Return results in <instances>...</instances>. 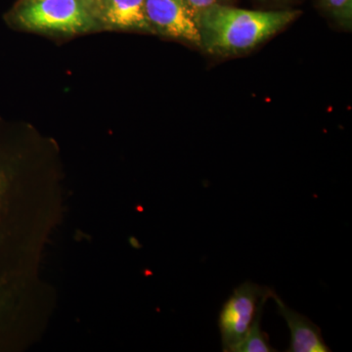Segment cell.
Segmentation results:
<instances>
[{
  "label": "cell",
  "mask_w": 352,
  "mask_h": 352,
  "mask_svg": "<svg viewBox=\"0 0 352 352\" xmlns=\"http://www.w3.org/2000/svg\"><path fill=\"white\" fill-rule=\"evenodd\" d=\"M274 289L245 281L234 289L219 315L222 351L236 352L245 339L258 314Z\"/></svg>",
  "instance_id": "3"
},
{
  "label": "cell",
  "mask_w": 352,
  "mask_h": 352,
  "mask_svg": "<svg viewBox=\"0 0 352 352\" xmlns=\"http://www.w3.org/2000/svg\"><path fill=\"white\" fill-rule=\"evenodd\" d=\"M98 18L107 29L155 34L146 15L145 0H101Z\"/></svg>",
  "instance_id": "6"
},
{
  "label": "cell",
  "mask_w": 352,
  "mask_h": 352,
  "mask_svg": "<svg viewBox=\"0 0 352 352\" xmlns=\"http://www.w3.org/2000/svg\"><path fill=\"white\" fill-rule=\"evenodd\" d=\"M145 11L155 34L201 48L196 13L185 0H145Z\"/></svg>",
  "instance_id": "4"
},
{
  "label": "cell",
  "mask_w": 352,
  "mask_h": 352,
  "mask_svg": "<svg viewBox=\"0 0 352 352\" xmlns=\"http://www.w3.org/2000/svg\"><path fill=\"white\" fill-rule=\"evenodd\" d=\"M271 298L277 305L278 314L286 321L291 333L289 349L287 352H330L322 337L320 328L305 315L292 309L273 292Z\"/></svg>",
  "instance_id": "5"
},
{
  "label": "cell",
  "mask_w": 352,
  "mask_h": 352,
  "mask_svg": "<svg viewBox=\"0 0 352 352\" xmlns=\"http://www.w3.org/2000/svg\"><path fill=\"white\" fill-rule=\"evenodd\" d=\"M188 3V6L193 9L194 12L196 15L205 9L210 8L214 4L219 3V0H185Z\"/></svg>",
  "instance_id": "9"
},
{
  "label": "cell",
  "mask_w": 352,
  "mask_h": 352,
  "mask_svg": "<svg viewBox=\"0 0 352 352\" xmlns=\"http://www.w3.org/2000/svg\"><path fill=\"white\" fill-rule=\"evenodd\" d=\"M263 308L261 307L252 322L250 332L245 339L243 340L236 352H275L274 347L270 344V337L261 329V319H263Z\"/></svg>",
  "instance_id": "7"
},
{
  "label": "cell",
  "mask_w": 352,
  "mask_h": 352,
  "mask_svg": "<svg viewBox=\"0 0 352 352\" xmlns=\"http://www.w3.org/2000/svg\"><path fill=\"white\" fill-rule=\"evenodd\" d=\"M88 6L91 8L97 18L99 17V11H100L101 0H83ZM99 20V18H98Z\"/></svg>",
  "instance_id": "10"
},
{
  "label": "cell",
  "mask_w": 352,
  "mask_h": 352,
  "mask_svg": "<svg viewBox=\"0 0 352 352\" xmlns=\"http://www.w3.org/2000/svg\"><path fill=\"white\" fill-rule=\"evenodd\" d=\"M8 20L25 31L62 36L87 34L102 27L83 0H21Z\"/></svg>",
  "instance_id": "2"
},
{
  "label": "cell",
  "mask_w": 352,
  "mask_h": 352,
  "mask_svg": "<svg viewBox=\"0 0 352 352\" xmlns=\"http://www.w3.org/2000/svg\"><path fill=\"white\" fill-rule=\"evenodd\" d=\"M324 8L340 25L351 29L352 25V0H321Z\"/></svg>",
  "instance_id": "8"
},
{
  "label": "cell",
  "mask_w": 352,
  "mask_h": 352,
  "mask_svg": "<svg viewBox=\"0 0 352 352\" xmlns=\"http://www.w3.org/2000/svg\"><path fill=\"white\" fill-rule=\"evenodd\" d=\"M298 10L258 11L214 4L197 15L201 48L210 54L245 53L298 19Z\"/></svg>",
  "instance_id": "1"
}]
</instances>
